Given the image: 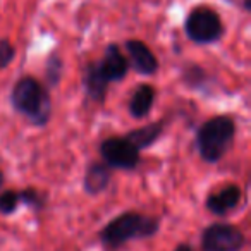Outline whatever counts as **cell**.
I'll return each instance as SVG.
<instances>
[{
  "mask_svg": "<svg viewBox=\"0 0 251 251\" xmlns=\"http://www.w3.org/2000/svg\"><path fill=\"white\" fill-rule=\"evenodd\" d=\"M2 188H4V172L0 169V191H2Z\"/></svg>",
  "mask_w": 251,
  "mask_h": 251,
  "instance_id": "20",
  "label": "cell"
},
{
  "mask_svg": "<svg viewBox=\"0 0 251 251\" xmlns=\"http://www.w3.org/2000/svg\"><path fill=\"white\" fill-rule=\"evenodd\" d=\"M236 131V121L230 115H215L203 122L195 136L200 158L206 164H219L232 147Z\"/></svg>",
  "mask_w": 251,
  "mask_h": 251,
  "instance_id": "4",
  "label": "cell"
},
{
  "mask_svg": "<svg viewBox=\"0 0 251 251\" xmlns=\"http://www.w3.org/2000/svg\"><path fill=\"white\" fill-rule=\"evenodd\" d=\"M160 230V219L140 212H124L105 224L98 239L107 250H119L134 239H150Z\"/></svg>",
  "mask_w": 251,
  "mask_h": 251,
  "instance_id": "3",
  "label": "cell"
},
{
  "mask_svg": "<svg viewBox=\"0 0 251 251\" xmlns=\"http://www.w3.org/2000/svg\"><path fill=\"white\" fill-rule=\"evenodd\" d=\"M19 205H21V198H19L18 189H4V191H0V215H14L19 210Z\"/></svg>",
  "mask_w": 251,
  "mask_h": 251,
  "instance_id": "16",
  "label": "cell"
},
{
  "mask_svg": "<svg viewBox=\"0 0 251 251\" xmlns=\"http://www.w3.org/2000/svg\"><path fill=\"white\" fill-rule=\"evenodd\" d=\"M112 181V169H108L103 162H90L84 169L83 191L90 196H97L108 188Z\"/></svg>",
  "mask_w": 251,
  "mask_h": 251,
  "instance_id": "10",
  "label": "cell"
},
{
  "mask_svg": "<svg viewBox=\"0 0 251 251\" xmlns=\"http://www.w3.org/2000/svg\"><path fill=\"white\" fill-rule=\"evenodd\" d=\"M19 198H21V205L31 208L33 212H42L47 206V193L38 191L36 188L19 189Z\"/></svg>",
  "mask_w": 251,
  "mask_h": 251,
  "instance_id": "15",
  "label": "cell"
},
{
  "mask_svg": "<svg viewBox=\"0 0 251 251\" xmlns=\"http://www.w3.org/2000/svg\"><path fill=\"white\" fill-rule=\"evenodd\" d=\"M243 7H244V11H246V12H250L251 11V0H244Z\"/></svg>",
  "mask_w": 251,
  "mask_h": 251,
  "instance_id": "19",
  "label": "cell"
},
{
  "mask_svg": "<svg viewBox=\"0 0 251 251\" xmlns=\"http://www.w3.org/2000/svg\"><path fill=\"white\" fill-rule=\"evenodd\" d=\"M11 105L35 127H47L52 119L50 91L33 76H23L16 81L11 91Z\"/></svg>",
  "mask_w": 251,
  "mask_h": 251,
  "instance_id": "2",
  "label": "cell"
},
{
  "mask_svg": "<svg viewBox=\"0 0 251 251\" xmlns=\"http://www.w3.org/2000/svg\"><path fill=\"white\" fill-rule=\"evenodd\" d=\"M174 251H193V248H191V244H188V243H181L176 246Z\"/></svg>",
  "mask_w": 251,
  "mask_h": 251,
  "instance_id": "18",
  "label": "cell"
},
{
  "mask_svg": "<svg viewBox=\"0 0 251 251\" xmlns=\"http://www.w3.org/2000/svg\"><path fill=\"white\" fill-rule=\"evenodd\" d=\"M164 131H165L164 122L158 121V122H151V124L143 126V127H138V129L129 131V133L126 134V138L141 151L157 143L162 138V134H164Z\"/></svg>",
  "mask_w": 251,
  "mask_h": 251,
  "instance_id": "12",
  "label": "cell"
},
{
  "mask_svg": "<svg viewBox=\"0 0 251 251\" xmlns=\"http://www.w3.org/2000/svg\"><path fill=\"white\" fill-rule=\"evenodd\" d=\"M181 79L184 83V86L191 88V90H203L208 83L210 76L201 66L198 64H188V66L182 69Z\"/></svg>",
  "mask_w": 251,
  "mask_h": 251,
  "instance_id": "13",
  "label": "cell"
},
{
  "mask_svg": "<svg viewBox=\"0 0 251 251\" xmlns=\"http://www.w3.org/2000/svg\"><path fill=\"white\" fill-rule=\"evenodd\" d=\"M101 162L112 171H134L140 165V150L126 136H110L98 147Z\"/></svg>",
  "mask_w": 251,
  "mask_h": 251,
  "instance_id": "6",
  "label": "cell"
},
{
  "mask_svg": "<svg viewBox=\"0 0 251 251\" xmlns=\"http://www.w3.org/2000/svg\"><path fill=\"white\" fill-rule=\"evenodd\" d=\"M244 244L243 230L232 224H210L201 232V251H241Z\"/></svg>",
  "mask_w": 251,
  "mask_h": 251,
  "instance_id": "7",
  "label": "cell"
},
{
  "mask_svg": "<svg viewBox=\"0 0 251 251\" xmlns=\"http://www.w3.org/2000/svg\"><path fill=\"white\" fill-rule=\"evenodd\" d=\"M16 59V47L9 40H0V71L7 69Z\"/></svg>",
  "mask_w": 251,
  "mask_h": 251,
  "instance_id": "17",
  "label": "cell"
},
{
  "mask_svg": "<svg viewBox=\"0 0 251 251\" xmlns=\"http://www.w3.org/2000/svg\"><path fill=\"white\" fill-rule=\"evenodd\" d=\"M45 88L47 90H52V88H57L62 81L64 76V60L60 55L57 53H52V55L47 59L45 62Z\"/></svg>",
  "mask_w": 251,
  "mask_h": 251,
  "instance_id": "14",
  "label": "cell"
},
{
  "mask_svg": "<svg viewBox=\"0 0 251 251\" xmlns=\"http://www.w3.org/2000/svg\"><path fill=\"white\" fill-rule=\"evenodd\" d=\"M124 50L129 57V66L134 69V73L141 74V76H153L157 74L158 67V59L151 49L141 40H127L124 42Z\"/></svg>",
  "mask_w": 251,
  "mask_h": 251,
  "instance_id": "8",
  "label": "cell"
},
{
  "mask_svg": "<svg viewBox=\"0 0 251 251\" xmlns=\"http://www.w3.org/2000/svg\"><path fill=\"white\" fill-rule=\"evenodd\" d=\"M129 73L127 57L117 43L105 47L100 60H91L83 69V88L86 97L95 103H103L110 83H119Z\"/></svg>",
  "mask_w": 251,
  "mask_h": 251,
  "instance_id": "1",
  "label": "cell"
},
{
  "mask_svg": "<svg viewBox=\"0 0 251 251\" xmlns=\"http://www.w3.org/2000/svg\"><path fill=\"white\" fill-rule=\"evenodd\" d=\"M157 91L151 84H140L129 98L127 110L133 119H145L151 112Z\"/></svg>",
  "mask_w": 251,
  "mask_h": 251,
  "instance_id": "11",
  "label": "cell"
},
{
  "mask_svg": "<svg viewBox=\"0 0 251 251\" xmlns=\"http://www.w3.org/2000/svg\"><path fill=\"white\" fill-rule=\"evenodd\" d=\"M241 198H243V191H241L239 186L226 184L219 191H213L206 196L205 208L213 215L224 217L232 212L234 208H237V205L241 203Z\"/></svg>",
  "mask_w": 251,
  "mask_h": 251,
  "instance_id": "9",
  "label": "cell"
},
{
  "mask_svg": "<svg viewBox=\"0 0 251 251\" xmlns=\"http://www.w3.org/2000/svg\"><path fill=\"white\" fill-rule=\"evenodd\" d=\"M184 33L196 45H213L222 40L226 26L219 12L206 5H198L186 16Z\"/></svg>",
  "mask_w": 251,
  "mask_h": 251,
  "instance_id": "5",
  "label": "cell"
}]
</instances>
